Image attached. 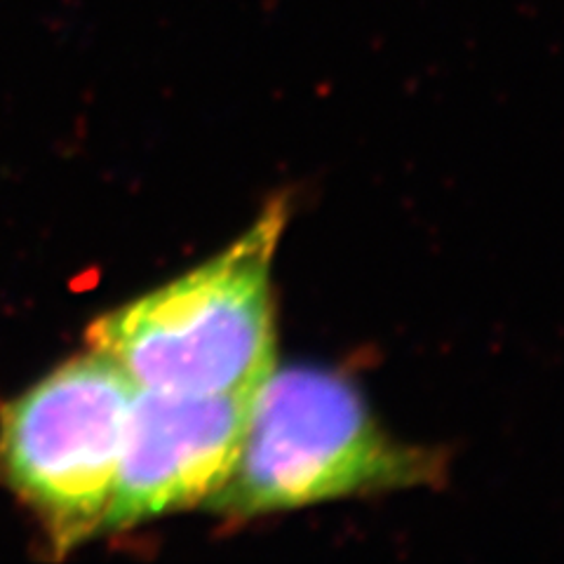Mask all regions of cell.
Masks as SVG:
<instances>
[{"label":"cell","mask_w":564,"mask_h":564,"mask_svg":"<svg viewBox=\"0 0 564 564\" xmlns=\"http://www.w3.org/2000/svg\"><path fill=\"white\" fill-rule=\"evenodd\" d=\"M134 391L113 360L90 348L0 414V470L57 553L101 532Z\"/></svg>","instance_id":"cell-3"},{"label":"cell","mask_w":564,"mask_h":564,"mask_svg":"<svg viewBox=\"0 0 564 564\" xmlns=\"http://www.w3.org/2000/svg\"><path fill=\"white\" fill-rule=\"evenodd\" d=\"M252 393L134 391L106 532L205 506L231 473Z\"/></svg>","instance_id":"cell-4"},{"label":"cell","mask_w":564,"mask_h":564,"mask_svg":"<svg viewBox=\"0 0 564 564\" xmlns=\"http://www.w3.org/2000/svg\"><path fill=\"white\" fill-rule=\"evenodd\" d=\"M285 224L278 198L219 254L97 317L90 348L139 391L254 393L275 367L271 275Z\"/></svg>","instance_id":"cell-1"},{"label":"cell","mask_w":564,"mask_h":564,"mask_svg":"<svg viewBox=\"0 0 564 564\" xmlns=\"http://www.w3.org/2000/svg\"><path fill=\"white\" fill-rule=\"evenodd\" d=\"M440 470L435 454L388 435L346 377L275 365L252 393L236 464L205 506L242 520L431 485Z\"/></svg>","instance_id":"cell-2"}]
</instances>
